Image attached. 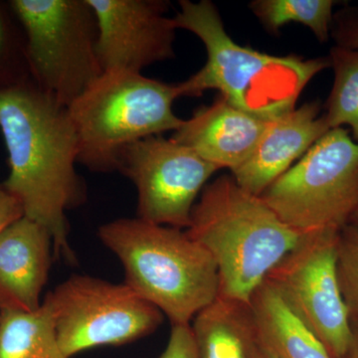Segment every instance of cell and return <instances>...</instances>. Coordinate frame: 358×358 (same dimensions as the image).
<instances>
[{"mask_svg": "<svg viewBox=\"0 0 358 358\" xmlns=\"http://www.w3.org/2000/svg\"><path fill=\"white\" fill-rule=\"evenodd\" d=\"M0 131L8 157L4 187L25 217L49 231L54 254L76 263L67 212L84 204L87 192L76 171L79 143L67 106L32 79L2 90Z\"/></svg>", "mask_w": 358, "mask_h": 358, "instance_id": "obj_1", "label": "cell"}, {"mask_svg": "<svg viewBox=\"0 0 358 358\" xmlns=\"http://www.w3.org/2000/svg\"><path fill=\"white\" fill-rule=\"evenodd\" d=\"M173 20L178 29L196 35L207 53L203 67L178 84L180 96L217 90L238 109L271 121L294 110L310 80L331 68L329 57L274 56L241 46L226 32L209 0H180Z\"/></svg>", "mask_w": 358, "mask_h": 358, "instance_id": "obj_2", "label": "cell"}, {"mask_svg": "<svg viewBox=\"0 0 358 358\" xmlns=\"http://www.w3.org/2000/svg\"><path fill=\"white\" fill-rule=\"evenodd\" d=\"M185 231L213 258L218 296L245 303L303 236L261 196L238 185L232 174L205 186Z\"/></svg>", "mask_w": 358, "mask_h": 358, "instance_id": "obj_3", "label": "cell"}, {"mask_svg": "<svg viewBox=\"0 0 358 358\" xmlns=\"http://www.w3.org/2000/svg\"><path fill=\"white\" fill-rule=\"evenodd\" d=\"M98 237L119 259L124 282L159 308L171 326H190L217 299V267L185 230L138 217L103 224Z\"/></svg>", "mask_w": 358, "mask_h": 358, "instance_id": "obj_4", "label": "cell"}, {"mask_svg": "<svg viewBox=\"0 0 358 358\" xmlns=\"http://www.w3.org/2000/svg\"><path fill=\"white\" fill-rule=\"evenodd\" d=\"M178 98V84L131 71H103L68 106L79 143L78 164L92 173L119 171L129 145L180 128L185 120L173 112Z\"/></svg>", "mask_w": 358, "mask_h": 358, "instance_id": "obj_5", "label": "cell"}, {"mask_svg": "<svg viewBox=\"0 0 358 358\" xmlns=\"http://www.w3.org/2000/svg\"><path fill=\"white\" fill-rule=\"evenodd\" d=\"M260 196L301 235L339 232L358 209V143L329 129Z\"/></svg>", "mask_w": 358, "mask_h": 358, "instance_id": "obj_6", "label": "cell"}, {"mask_svg": "<svg viewBox=\"0 0 358 358\" xmlns=\"http://www.w3.org/2000/svg\"><path fill=\"white\" fill-rule=\"evenodd\" d=\"M22 26L33 81L69 106L103 73L88 0H10Z\"/></svg>", "mask_w": 358, "mask_h": 358, "instance_id": "obj_7", "label": "cell"}, {"mask_svg": "<svg viewBox=\"0 0 358 358\" xmlns=\"http://www.w3.org/2000/svg\"><path fill=\"white\" fill-rule=\"evenodd\" d=\"M59 345L68 357L100 348L128 345L155 333L164 313L126 282L73 275L48 292Z\"/></svg>", "mask_w": 358, "mask_h": 358, "instance_id": "obj_8", "label": "cell"}, {"mask_svg": "<svg viewBox=\"0 0 358 358\" xmlns=\"http://www.w3.org/2000/svg\"><path fill=\"white\" fill-rule=\"evenodd\" d=\"M219 169L173 138L150 136L122 152L119 171L138 193L136 217L186 230L192 209Z\"/></svg>", "mask_w": 358, "mask_h": 358, "instance_id": "obj_9", "label": "cell"}, {"mask_svg": "<svg viewBox=\"0 0 358 358\" xmlns=\"http://www.w3.org/2000/svg\"><path fill=\"white\" fill-rule=\"evenodd\" d=\"M338 236L334 231L303 235L267 280L305 320L331 358H345L352 343V327L336 277Z\"/></svg>", "mask_w": 358, "mask_h": 358, "instance_id": "obj_10", "label": "cell"}, {"mask_svg": "<svg viewBox=\"0 0 358 358\" xmlns=\"http://www.w3.org/2000/svg\"><path fill=\"white\" fill-rule=\"evenodd\" d=\"M98 22L96 54L103 71L143 73L176 56V28L164 0H88Z\"/></svg>", "mask_w": 358, "mask_h": 358, "instance_id": "obj_11", "label": "cell"}, {"mask_svg": "<svg viewBox=\"0 0 358 358\" xmlns=\"http://www.w3.org/2000/svg\"><path fill=\"white\" fill-rule=\"evenodd\" d=\"M317 101L294 108L268 122L256 150L233 171L238 185L260 196L329 131Z\"/></svg>", "mask_w": 358, "mask_h": 358, "instance_id": "obj_12", "label": "cell"}, {"mask_svg": "<svg viewBox=\"0 0 358 358\" xmlns=\"http://www.w3.org/2000/svg\"><path fill=\"white\" fill-rule=\"evenodd\" d=\"M53 254L49 231L25 216L0 234V312L41 307Z\"/></svg>", "mask_w": 358, "mask_h": 358, "instance_id": "obj_13", "label": "cell"}, {"mask_svg": "<svg viewBox=\"0 0 358 358\" xmlns=\"http://www.w3.org/2000/svg\"><path fill=\"white\" fill-rule=\"evenodd\" d=\"M267 120L238 109L218 96L185 120L171 138L217 167L236 171L256 150Z\"/></svg>", "mask_w": 358, "mask_h": 358, "instance_id": "obj_14", "label": "cell"}, {"mask_svg": "<svg viewBox=\"0 0 358 358\" xmlns=\"http://www.w3.org/2000/svg\"><path fill=\"white\" fill-rule=\"evenodd\" d=\"M250 307L259 341L278 358H331L272 282L266 279L254 292Z\"/></svg>", "mask_w": 358, "mask_h": 358, "instance_id": "obj_15", "label": "cell"}, {"mask_svg": "<svg viewBox=\"0 0 358 358\" xmlns=\"http://www.w3.org/2000/svg\"><path fill=\"white\" fill-rule=\"evenodd\" d=\"M197 358H252L258 341L250 303L218 296L192 324Z\"/></svg>", "mask_w": 358, "mask_h": 358, "instance_id": "obj_16", "label": "cell"}, {"mask_svg": "<svg viewBox=\"0 0 358 358\" xmlns=\"http://www.w3.org/2000/svg\"><path fill=\"white\" fill-rule=\"evenodd\" d=\"M0 358H69L47 305L33 312H0Z\"/></svg>", "mask_w": 358, "mask_h": 358, "instance_id": "obj_17", "label": "cell"}, {"mask_svg": "<svg viewBox=\"0 0 358 358\" xmlns=\"http://www.w3.org/2000/svg\"><path fill=\"white\" fill-rule=\"evenodd\" d=\"M334 4L333 0H255L250 8L271 33L278 34L288 23H300L324 43L333 31Z\"/></svg>", "mask_w": 358, "mask_h": 358, "instance_id": "obj_18", "label": "cell"}, {"mask_svg": "<svg viewBox=\"0 0 358 358\" xmlns=\"http://www.w3.org/2000/svg\"><path fill=\"white\" fill-rule=\"evenodd\" d=\"M329 58L334 80L324 119L331 129L348 126L358 143V50L336 45Z\"/></svg>", "mask_w": 358, "mask_h": 358, "instance_id": "obj_19", "label": "cell"}, {"mask_svg": "<svg viewBox=\"0 0 358 358\" xmlns=\"http://www.w3.org/2000/svg\"><path fill=\"white\" fill-rule=\"evenodd\" d=\"M24 31L8 1H0V91L31 80Z\"/></svg>", "mask_w": 358, "mask_h": 358, "instance_id": "obj_20", "label": "cell"}, {"mask_svg": "<svg viewBox=\"0 0 358 358\" xmlns=\"http://www.w3.org/2000/svg\"><path fill=\"white\" fill-rule=\"evenodd\" d=\"M336 277L350 317H358V227L348 224L336 242Z\"/></svg>", "mask_w": 358, "mask_h": 358, "instance_id": "obj_21", "label": "cell"}, {"mask_svg": "<svg viewBox=\"0 0 358 358\" xmlns=\"http://www.w3.org/2000/svg\"><path fill=\"white\" fill-rule=\"evenodd\" d=\"M159 358H197L192 327L171 326L169 343Z\"/></svg>", "mask_w": 358, "mask_h": 358, "instance_id": "obj_22", "label": "cell"}, {"mask_svg": "<svg viewBox=\"0 0 358 358\" xmlns=\"http://www.w3.org/2000/svg\"><path fill=\"white\" fill-rule=\"evenodd\" d=\"M336 46L350 50H358V15L341 14L333 29Z\"/></svg>", "mask_w": 358, "mask_h": 358, "instance_id": "obj_23", "label": "cell"}, {"mask_svg": "<svg viewBox=\"0 0 358 358\" xmlns=\"http://www.w3.org/2000/svg\"><path fill=\"white\" fill-rule=\"evenodd\" d=\"M22 217L24 211L20 202L0 182V234Z\"/></svg>", "mask_w": 358, "mask_h": 358, "instance_id": "obj_24", "label": "cell"}, {"mask_svg": "<svg viewBox=\"0 0 358 358\" xmlns=\"http://www.w3.org/2000/svg\"><path fill=\"white\" fill-rule=\"evenodd\" d=\"M352 327V343L345 358H358V317H350Z\"/></svg>", "mask_w": 358, "mask_h": 358, "instance_id": "obj_25", "label": "cell"}, {"mask_svg": "<svg viewBox=\"0 0 358 358\" xmlns=\"http://www.w3.org/2000/svg\"><path fill=\"white\" fill-rule=\"evenodd\" d=\"M252 358H278L274 353L270 352L266 346H264L260 341H257L255 348H254L253 357Z\"/></svg>", "mask_w": 358, "mask_h": 358, "instance_id": "obj_26", "label": "cell"}, {"mask_svg": "<svg viewBox=\"0 0 358 358\" xmlns=\"http://www.w3.org/2000/svg\"><path fill=\"white\" fill-rule=\"evenodd\" d=\"M350 224H353V225L357 226L358 227V209L352 217V220H350Z\"/></svg>", "mask_w": 358, "mask_h": 358, "instance_id": "obj_27", "label": "cell"}]
</instances>
